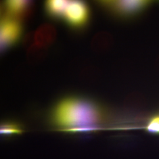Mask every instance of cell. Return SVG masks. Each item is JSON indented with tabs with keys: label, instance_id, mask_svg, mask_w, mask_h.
Returning <instances> with one entry per match:
<instances>
[{
	"label": "cell",
	"instance_id": "7c38bea8",
	"mask_svg": "<svg viewBox=\"0 0 159 159\" xmlns=\"http://www.w3.org/2000/svg\"><path fill=\"white\" fill-rule=\"evenodd\" d=\"M146 129L152 133H159V116H155L150 120L146 127Z\"/></svg>",
	"mask_w": 159,
	"mask_h": 159
},
{
	"label": "cell",
	"instance_id": "52a82bcc",
	"mask_svg": "<svg viewBox=\"0 0 159 159\" xmlns=\"http://www.w3.org/2000/svg\"><path fill=\"white\" fill-rule=\"evenodd\" d=\"M69 1L66 0H49L44 4V9L47 16L53 20H63L64 14L68 6Z\"/></svg>",
	"mask_w": 159,
	"mask_h": 159
},
{
	"label": "cell",
	"instance_id": "7a4b0ae2",
	"mask_svg": "<svg viewBox=\"0 0 159 159\" xmlns=\"http://www.w3.org/2000/svg\"><path fill=\"white\" fill-rule=\"evenodd\" d=\"M91 10L88 4L81 1H69L63 20L70 29L82 31L91 20Z\"/></svg>",
	"mask_w": 159,
	"mask_h": 159
},
{
	"label": "cell",
	"instance_id": "8fae6325",
	"mask_svg": "<svg viewBox=\"0 0 159 159\" xmlns=\"http://www.w3.org/2000/svg\"><path fill=\"white\" fill-rule=\"evenodd\" d=\"M22 41L24 47L27 50L29 48H30L36 43L35 31H30L27 34H25L24 36Z\"/></svg>",
	"mask_w": 159,
	"mask_h": 159
},
{
	"label": "cell",
	"instance_id": "5b68a950",
	"mask_svg": "<svg viewBox=\"0 0 159 159\" xmlns=\"http://www.w3.org/2000/svg\"><path fill=\"white\" fill-rule=\"evenodd\" d=\"M23 23L12 18L1 20L0 49L1 52L17 45L22 39Z\"/></svg>",
	"mask_w": 159,
	"mask_h": 159
},
{
	"label": "cell",
	"instance_id": "6da1fadb",
	"mask_svg": "<svg viewBox=\"0 0 159 159\" xmlns=\"http://www.w3.org/2000/svg\"><path fill=\"white\" fill-rule=\"evenodd\" d=\"M104 119L103 108L98 102L79 96H68L60 99L49 114L51 125L70 132L97 130Z\"/></svg>",
	"mask_w": 159,
	"mask_h": 159
},
{
	"label": "cell",
	"instance_id": "277c9868",
	"mask_svg": "<svg viewBox=\"0 0 159 159\" xmlns=\"http://www.w3.org/2000/svg\"><path fill=\"white\" fill-rule=\"evenodd\" d=\"M101 7L114 16L129 18L136 16L148 7L146 1H102L98 2Z\"/></svg>",
	"mask_w": 159,
	"mask_h": 159
},
{
	"label": "cell",
	"instance_id": "9c48e42d",
	"mask_svg": "<svg viewBox=\"0 0 159 159\" xmlns=\"http://www.w3.org/2000/svg\"><path fill=\"white\" fill-rule=\"evenodd\" d=\"M23 131L22 125L15 121H3L0 126V133L3 136L21 134Z\"/></svg>",
	"mask_w": 159,
	"mask_h": 159
},
{
	"label": "cell",
	"instance_id": "3957f363",
	"mask_svg": "<svg viewBox=\"0 0 159 159\" xmlns=\"http://www.w3.org/2000/svg\"><path fill=\"white\" fill-rule=\"evenodd\" d=\"M35 4L31 1H6L1 4V20L12 18L23 23L34 14Z\"/></svg>",
	"mask_w": 159,
	"mask_h": 159
},
{
	"label": "cell",
	"instance_id": "ba28073f",
	"mask_svg": "<svg viewBox=\"0 0 159 159\" xmlns=\"http://www.w3.org/2000/svg\"><path fill=\"white\" fill-rule=\"evenodd\" d=\"M47 48L44 46H40L37 44L29 48L27 51V58L30 63L32 64L40 63L45 58Z\"/></svg>",
	"mask_w": 159,
	"mask_h": 159
},
{
	"label": "cell",
	"instance_id": "8992f818",
	"mask_svg": "<svg viewBox=\"0 0 159 159\" xmlns=\"http://www.w3.org/2000/svg\"><path fill=\"white\" fill-rule=\"evenodd\" d=\"M35 44L48 48L54 42L57 37V31L53 25L46 23L41 25L35 31Z\"/></svg>",
	"mask_w": 159,
	"mask_h": 159
},
{
	"label": "cell",
	"instance_id": "30bf717a",
	"mask_svg": "<svg viewBox=\"0 0 159 159\" xmlns=\"http://www.w3.org/2000/svg\"><path fill=\"white\" fill-rule=\"evenodd\" d=\"M110 39L107 34L100 33L96 35L91 41V47L93 50L102 51L105 50L110 44Z\"/></svg>",
	"mask_w": 159,
	"mask_h": 159
}]
</instances>
